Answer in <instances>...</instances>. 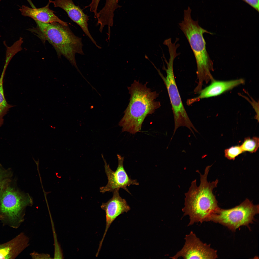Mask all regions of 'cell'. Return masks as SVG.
<instances>
[{"label":"cell","mask_w":259,"mask_h":259,"mask_svg":"<svg viewBox=\"0 0 259 259\" xmlns=\"http://www.w3.org/2000/svg\"><path fill=\"white\" fill-rule=\"evenodd\" d=\"M15 180L12 179L6 182L0 191V214L3 226L15 229L24 222L26 208L33 203L29 194L19 190Z\"/></svg>","instance_id":"obj_5"},{"label":"cell","mask_w":259,"mask_h":259,"mask_svg":"<svg viewBox=\"0 0 259 259\" xmlns=\"http://www.w3.org/2000/svg\"><path fill=\"white\" fill-rule=\"evenodd\" d=\"M246 2L258 12L259 11V0H242Z\"/></svg>","instance_id":"obj_23"},{"label":"cell","mask_w":259,"mask_h":259,"mask_svg":"<svg viewBox=\"0 0 259 259\" xmlns=\"http://www.w3.org/2000/svg\"><path fill=\"white\" fill-rule=\"evenodd\" d=\"M35 21L36 27L29 30L43 42L48 41L54 47L58 57H64L83 76L77 66L75 57L77 54H84L82 38L75 35L68 25L56 22L46 23Z\"/></svg>","instance_id":"obj_3"},{"label":"cell","mask_w":259,"mask_h":259,"mask_svg":"<svg viewBox=\"0 0 259 259\" xmlns=\"http://www.w3.org/2000/svg\"><path fill=\"white\" fill-rule=\"evenodd\" d=\"M119 189L114 191L112 197L107 202L103 203L100 207L106 213V228L102 238L100 241L98 251L101 249L106 234L110 225L119 215L127 212L130 209L125 199L122 198L119 193Z\"/></svg>","instance_id":"obj_10"},{"label":"cell","mask_w":259,"mask_h":259,"mask_svg":"<svg viewBox=\"0 0 259 259\" xmlns=\"http://www.w3.org/2000/svg\"><path fill=\"white\" fill-rule=\"evenodd\" d=\"M30 255L33 259H51L50 255L47 253H39L35 252L30 253Z\"/></svg>","instance_id":"obj_22"},{"label":"cell","mask_w":259,"mask_h":259,"mask_svg":"<svg viewBox=\"0 0 259 259\" xmlns=\"http://www.w3.org/2000/svg\"><path fill=\"white\" fill-rule=\"evenodd\" d=\"M244 82L245 80L243 79L226 81L216 80L214 79L209 85L202 89L197 96L187 100V104L190 105L200 99L218 96Z\"/></svg>","instance_id":"obj_12"},{"label":"cell","mask_w":259,"mask_h":259,"mask_svg":"<svg viewBox=\"0 0 259 259\" xmlns=\"http://www.w3.org/2000/svg\"><path fill=\"white\" fill-rule=\"evenodd\" d=\"M170 56L169 62H166L167 68L164 67V69L166 72V77L164 76L156 67H155L166 86L172 107L174 122V128L172 137L173 136L178 128L181 126L187 127L194 134L193 130L196 133L198 131L192 124L187 113L175 80L173 63L176 56L173 54H170Z\"/></svg>","instance_id":"obj_6"},{"label":"cell","mask_w":259,"mask_h":259,"mask_svg":"<svg viewBox=\"0 0 259 259\" xmlns=\"http://www.w3.org/2000/svg\"><path fill=\"white\" fill-rule=\"evenodd\" d=\"M191 9L189 7L184 11L183 20L179 23L180 28L187 38L194 55L197 65V91L202 89L204 83H207L214 79L211 74L213 63L206 51L203 34L211 33L201 27L198 21L191 18Z\"/></svg>","instance_id":"obj_4"},{"label":"cell","mask_w":259,"mask_h":259,"mask_svg":"<svg viewBox=\"0 0 259 259\" xmlns=\"http://www.w3.org/2000/svg\"><path fill=\"white\" fill-rule=\"evenodd\" d=\"M55 7H59L64 10L69 17L78 24L85 35L96 47L98 46L91 35L88 28L89 16L85 14L79 6H77L72 0H55L51 1Z\"/></svg>","instance_id":"obj_11"},{"label":"cell","mask_w":259,"mask_h":259,"mask_svg":"<svg viewBox=\"0 0 259 259\" xmlns=\"http://www.w3.org/2000/svg\"><path fill=\"white\" fill-rule=\"evenodd\" d=\"M211 166L206 168L202 175L200 174V183L198 186L195 179L191 182L189 190L185 194L184 206L182 211L183 216H188L189 221L188 226L195 223L210 221L212 216L220 209L215 196L212 193L218 182L217 179L210 182L207 181V175Z\"/></svg>","instance_id":"obj_1"},{"label":"cell","mask_w":259,"mask_h":259,"mask_svg":"<svg viewBox=\"0 0 259 259\" xmlns=\"http://www.w3.org/2000/svg\"><path fill=\"white\" fill-rule=\"evenodd\" d=\"M3 218V216L1 215L0 214V221H1L2 220Z\"/></svg>","instance_id":"obj_24"},{"label":"cell","mask_w":259,"mask_h":259,"mask_svg":"<svg viewBox=\"0 0 259 259\" xmlns=\"http://www.w3.org/2000/svg\"><path fill=\"white\" fill-rule=\"evenodd\" d=\"M23 42V38L21 37L10 47L7 46L6 42H4V44L6 48L5 65L8 66L13 57L22 50V45Z\"/></svg>","instance_id":"obj_17"},{"label":"cell","mask_w":259,"mask_h":259,"mask_svg":"<svg viewBox=\"0 0 259 259\" xmlns=\"http://www.w3.org/2000/svg\"><path fill=\"white\" fill-rule=\"evenodd\" d=\"M147 83L143 84L135 80L128 87L130 102L118 124L122 127V132L132 134L140 132L145 118L160 106V102L155 100L159 94L148 88Z\"/></svg>","instance_id":"obj_2"},{"label":"cell","mask_w":259,"mask_h":259,"mask_svg":"<svg viewBox=\"0 0 259 259\" xmlns=\"http://www.w3.org/2000/svg\"><path fill=\"white\" fill-rule=\"evenodd\" d=\"M259 205H254L247 199L239 205L228 209H219L212 217L210 221L218 223L234 231L242 226L253 222L259 213Z\"/></svg>","instance_id":"obj_7"},{"label":"cell","mask_w":259,"mask_h":259,"mask_svg":"<svg viewBox=\"0 0 259 259\" xmlns=\"http://www.w3.org/2000/svg\"><path fill=\"white\" fill-rule=\"evenodd\" d=\"M51 3V0H49L45 6L38 8H31L23 5L19 10L23 16L31 18L35 21L46 23L56 22L64 25H68L67 23L59 18L54 14V11L49 8V5Z\"/></svg>","instance_id":"obj_14"},{"label":"cell","mask_w":259,"mask_h":259,"mask_svg":"<svg viewBox=\"0 0 259 259\" xmlns=\"http://www.w3.org/2000/svg\"><path fill=\"white\" fill-rule=\"evenodd\" d=\"M119 0H106L105 5L97 14V18L100 22L110 23L113 21L114 12L118 6Z\"/></svg>","instance_id":"obj_15"},{"label":"cell","mask_w":259,"mask_h":259,"mask_svg":"<svg viewBox=\"0 0 259 259\" xmlns=\"http://www.w3.org/2000/svg\"><path fill=\"white\" fill-rule=\"evenodd\" d=\"M1 0H0V1H1ZM28 0H27V1H28Z\"/></svg>","instance_id":"obj_25"},{"label":"cell","mask_w":259,"mask_h":259,"mask_svg":"<svg viewBox=\"0 0 259 259\" xmlns=\"http://www.w3.org/2000/svg\"><path fill=\"white\" fill-rule=\"evenodd\" d=\"M101 156L104 163L108 182L106 186L100 187V192L102 193L107 192H113L116 190L122 188L131 194L127 187L131 185H138L139 183L136 180L132 179L128 176L124 167V157L117 154L118 165L116 170L114 171L110 168L109 164H107L102 154Z\"/></svg>","instance_id":"obj_9"},{"label":"cell","mask_w":259,"mask_h":259,"mask_svg":"<svg viewBox=\"0 0 259 259\" xmlns=\"http://www.w3.org/2000/svg\"><path fill=\"white\" fill-rule=\"evenodd\" d=\"M29 237L22 232L10 241L0 244V259H15L29 246Z\"/></svg>","instance_id":"obj_13"},{"label":"cell","mask_w":259,"mask_h":259,"mask_svg":"<svg viewBox=\"0 0 259 259\" xmlns=\"http://www.w3.org/2000/svg\"><path fill=\"white\" fill-rule=\"evenodd\" d=\"M12 169H6L0 163V191L4 185L12 179Z\"/></svg>","instance_id":"obj_19"},{"label":"cell","mask_w":259,"mask_h":259,"mask_svg":"<svg viewBox=\"0 0 259 259\" xmlns=\"http://www.w3.org/2000/svg\"><path fill=\"white\" fill-rule=\"evenodd\" d=\"M5 71L3 70L0 77V127L4 123V117L7 113L9 109L14 106L7 103L4 95L3 80Z\"/></svg>","instance_id":"obj_16"},{"label":"cell","mask_w":259,"mask_h":259,"mask_svg":"<svg viewBox=\"0 0 259 259\" xmlns=\"http://www.w3.org/2000/svg\"><path fill=\"white\" fill-rule=\"evenodd\" d=\"M100 0H92L89 5L86 7L90 8V12L94 14V17L97 18L98 12L97 10L99 3Z\"/></svg>","instance_id":"obj_21"},{"label":"cell","mask_w":259,"mask_h":259,"mask_svg":"<svg viewBox=\"0 0 259 259\" xmlns=\"http://www.w3.org/2000/svg\"><path fill=\"white\" fill-rule=\"evenodd\" d=\"M243 152L241 146H236L225 149L224 155L229 159L234 160L236 157Z\"/></svg>","instance_id":"obj_20"},{"label":"cell","mask_w":259,"mask_h":259,"mask_svg":"<svg viewBox=\"0 0 259 259\" xmlns=\"http://www.w3.org/2000/svg\"><path fill=\"white\" fill-rule=\"evenodd\" d=\"M184 244L182 249L171 259H215L218 258L216 251L210 245L203 243L192 231L185 236Z\"/></svg>","instance_id":"obj_8"},{"label":"cell","mask_w":259,"mask_h":259,"mask_svg":"<svg viewBox=\"0 0 259 259\" xmlns=\"http://www.w3.org/2000/svg\"><path fill=\"white\" fill-rule=\"evenodd\" d=\"M241 146L243 152H248L252 153H255L259 147V138L256 137L246 138Z\"/></svg>","instance_id":"obj_18"}]
</instances>
